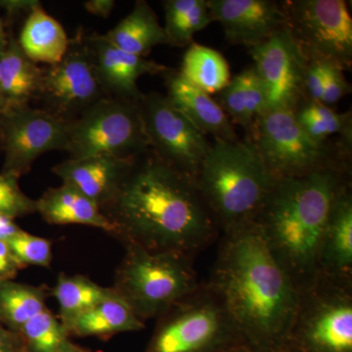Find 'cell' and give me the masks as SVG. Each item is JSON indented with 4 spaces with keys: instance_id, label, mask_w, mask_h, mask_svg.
<instances>
[{
    "instance_id": "9c48e42d",
    "label": "cell",
    "mask_w": 352,
    "mask_h": 352,
    "mask_svg": "<svg viewBox=\"0 0 352 352\" xmlns=\"http://www.w3.org/2000/svg\"><path fill=\"white\" fill-rule=\"evenodd\" d=\"M286 28L307 61L351 68L352 19L344 0L284 1Z\"/></svg>"
},
{
    "instance_id": "ac0fdd59",
    "label": "cell",
    "mask_w": 352,
    "mask_h": 352,
    "mask_svg": "<svg viewBox=\"0 0 352 352\" xmlns=\"http://www.w3.org/2000/svg\"><path fill=\"white\" fill-rule=\"evenodd\" d=\"M319 277L352 283V194L349 183L336 198L324 232Z\"/></svg>"
},
{
    "instance_id": "d590c367",
    "label": "cell",
    "mask_w": 352,
    "mask_h": 352,
    "mask_svg": "<svg viewBox=\"0 0 352 352\" xmlns=\"http://www.w3.org/2000/svg\"><path fill=\"white\" fill-rule=\"evenodd\" d=\"M25 266L14 256L7 241H0V280H14Z\"/></svg>"
},
{
    "instance_id": "5bb4252c",
    "label": "cell",
    "mask_w": 352,
    "mask_h": 352,
    "mask_svg": "<svg viewBox=\"0 0 352 352\" xmlns=\"http://www.w3.org/2000/svg\"><path fill=\"white\" fill-rule=\"evenodd\" d=\"M250 53L254 72L263 85L267 111H295L305 101L308 61L286 27L264 43L250 48Z\"/></svg>"
},
{
    "instance_id": "8d00e7d4",
    "label": "cell",
    "mask_w": 352,
    "mask_h": 352,
    "mask_svg": "<svg viewBox=\"0 0 352 352\" xmlns=\"http://www.w3.org/2000/svg\"><path fill=\"white\" fill-rule=\"evenodd\" d=\"M41 6L36 0H15V1H0V6L6 10L7 18L12 21L20 16L28 17L36 7Z\"/></svg>"
},
{
    "instance_id": "f1b7e54d",
    "label": "cell",
    "mask_w": 352,
    "mask_h": 352,
    "mask_svg": "<svg viewBox=\"0 0 352 352\" xmlns=\"http://www.w3.org/2000/svg\"><path fill=\"white\" fill-rule=\"evenodd\" d=\"M294 112L303 131L317 142L326 143L330 136L340 134L351 143V113H338L324 104L311 101H302Z\"/></svg>"
},
{
    "instance_id": "8fae6325",
    "label": "cell",
    "mask_w": 352,
    "mask_h": 352,
    "mask_svg": "<svg viewBox=\"0 0 352 352\" xmlns=\"http://www.w3.org/2000/svg\"><path fill=\"white\" fill-rule=\"evenodd\" d=\"M105 98L109 97L99 82L85 32L80 28L69 38L64 57L43 68L38 99L41 109L69 124Z\"/></svg>"
},
{
    "instance_id": "484cf974",
    "label": "cell",
    "mask_w": 352,
    "mask_h": 352,
    "mask_svg": "<svg viewBox=\"0 0 352 352\" xmlns=\"http://www.w3.org/2000/svg\"><path fill=\"white\" fill-rule=\"evenodd\" d=\"M51 289L46 285L20 283L14 280H0V323L19 333L30 319L46 307Z\"/></svg>"
},
{
    "instance_id": "bcb514c9",
    "label": "cell",
    "mask_w": 352,
    "mask_h": 352,
    "mask_svg": "<svg viewBox=\"0 0 352 352\" xmlns=\"http://www.w3.org/2000/svg\"><path fill=\"white\" fill-rule=\"evenodd\" d=\"M23 352H29V351H28L27 349H25L24 351H23Z\"/></svg>"
},
{
    "instance_id": "7c38bea8",
    "label": "cell",
    "mask_w": 352,
    "mask_h": 352,
    "mask_svg": "<svg viewBox=\"0 0 352 352\" xmlns=\"http://www.w3.org/2000/svg\"><path fill=\"white\" fill-rule=\"evenodd\" d=\"M138 106L150 149L175 170L196 179L210 147L205 134L166 95L143 94Z\"/></svg>"
},
{
    "instance_id": "4316f807",
    "label": "cell",
    "mask_w": 352,
    "mask_h": 352,
    "mask_svg": "<svg viewBox=\"0 0 352 352\" xmlns=\"http://www.w3.org/2000/svg\"><path fill=\"white\" fill-rule=\"evenodd\" d=\"M178 72L187 82L210 95L219 94L231 80L226 58L219 51L197 43L190 44Z\"/></svg>"
},
{
    "instance_id": "7bdbcfd3",
    "label": "cell",
    "mask_w": 352,
    "mask_h": 352,
    "mask_svg": "<svg viewBox=\"0 0 352 352\" xmlns=\"http://www.w3.org/2000/svg\"><path fill=\"white\" fill-rule=\"evenodd\" d=\"M231 352H283L282 351H266V349H254L249 346H241Z\"/></svg>"
},
{
    "instance_id": "b9f144b4",
    "label": "cell",
    "mask_w": 352,
    "mask_h": 352,
    "mask_svg": "<svg viewBox=\"0 0 352 352\" xmlns=\"http://www.w3.org/2000/svg\"><path fill=\"white\" fill-rule=\"evenodd\" d=\"M62 352H92L89 349H85V347L78 346V344H74L72 340H69L67 346H65L63 351Z\"/></svg>"
},
{
    "instance_id": "f6af8a7d",
    "label": "cell",
    "mask_w": 352,
    "mask_h": 352,
    "mask_svg": "<svg viewBox=\"0 0 352 352\" xmlns=\"http://www.w3.org/2000/svg\"><path fill=\"white\" fill-rule=\"evenodd\" d=\"M0 153H2V139H1V134H0Z\"/></svg>"
},
{
    "instance_id": "d6a6232c",
    "label": "cell",
    "mask_w": 352,
    "mask_h": 352,
    "mask_svg": "<svg viewBox=\"0 0 352 352\" xmlns=\"http://www.w3.org/2000/svg\"><path fill=\"white\" fill-rule=\"evenodd\" d=\"M238 76L242 87L245 112L254 124L256 120L267 111L263 85L259 82L254 67L245 69Z\"/></svg>"
},
{
    "instance_id": "e575fe53",
    "label": "cell",
    "mask_w": 352,
    "mask_h": 352,
    "mask_svg": "<svg viewBox=\"0 0 352 352\" xmlns=\"http://www.w3.org/2000/svg\"><path fill=\"white\" fill-rule=\"evenodd\" d=\"M325 85V66L323 62H308L305 76V101L321 103Z\"/></svg>"
},
{
    "instance_id": "7a4b0ae2",
    "label": "cell",
    "mask_w": 352,
    "mask_h": 352,
    "mask_svg": "<svg viewBox=\"0 0 352 352\" xmlns=\"http://www.w3.org/2000/svg\"><path fill=\"white\" fill-rule=\"evenodd\" d=\"M245 346L281 351L300 292L256 223L224 234L210 281Z\"/></svg>"
},
{
    "instance_id": "1f68e13d",
    "label": "cell",
    "mask_w": 352,
    "mask_h": 352,
    "mask_svg": "<svg viewBox=\"0 0 352 352\" xmlns=\"http://www.w3.org/2000/svg\"><path fill=\"white\" fill-rule=\"evenodd\" d=\"M36 212V200L25 195L19 179L0 173V214L15 220Z\"/></svg>"
},
{
    "instance_id": "52a82bcc",
    "label": "cell",
    "mask_w": 352,
    "mask_h": 352,
    "mask_svg": "<svg viewBox=\"0 0 352 352\" xmlns=\"http://www.w3.org/2000/svg\"><path fill=\"white\" fill-rule=\"evenodd\" d=\"M283 352H352V283L318 277L300 292Z\"/></svg>"
},
{
    "instance_id": "ee69618b",
    "label": "cell",
    "mask_w": 352,
    "mask_h": 352,
    "mask_svg": "<svg viewBox=\"0 0 352 352\" xmlns=\"http://www.w3.org/2000/svg\"><path fill=\"white\" fill-rule=\"evenodd\" d=\"M6 111V104H4L3 99H2L1 94H0V113Z\"/></svg>"
},
{
    "instance_id": "6da1fadb",
    "label": "cell",
    "mask_w": 352,
    "mask_h": 352,
    "mask_svg": "<svg viewBox=\"0 0 352 352\" xmlns=\"http://www.w3.org/2000/svg\"><path fill=\"white\" fill-rule=\"evenodd\" d=\"M102 212L122 245L195 258L212 244L219 224L196 180L148 150L134 157L119 189Z\"/></svg>"
},
{
    "instance_id": "d4e9b609",
    "label": "cell",
    "mask_w": 352,
    "mask_h": 352,
    "mask_svg": "<svg viewBox=\"0 0 352 352\" xmlns=\"http://www.w3.org/2000/svg\"><path fill=\"white\" fill-rule=\"evenodd\" d=\"M115 295L112 287L101 286L85 275L64 272L58 275L56 284L51 289V296L59 305L58 318L65 329L78 316Z\"/></svg>"
},
{
    "instance_id": "e0dca14e",
    "label": "cell",
    "mask_w": 352,
    "mask_h": 352,
    "mask_svg": "<svg viewBox=\"0 0 352 352\" xmlns=\"http://www.w3.org/2000/svg\"><path fill=\"white\" fill-rule=\"evenodd\" d=\"M133 159L108 155L67 159L53 166L52 173L64 184L74 187L99 207H105L119 189Z\"/></svg>"
},
{
    "instance_id": "ffe728a7",
    "label": "cell",
    "mask_w": 352,
    "mask_h": 352,
    "mask_svg": "<svg viewBox=\"0 0 352 352\" xmlns=\"http://www.w3.org/2000/svg\"><path fill=\"white\" fill-rule=\"evenodd\" d=\"M36 212L52 226H85L113 236V226L101 208L80 191L62 183L51 187L36 200Z\"/></svg>"
},
{
    "instance_id": "cb8c5ba5",
    "label": "cell",
    "mask_w": 352,
    "mask_h": 352,
    "mask_svg": "<svg viewBox=\"0 0 352 352\" xmlns=\"http://www.w3.org/2000/svg\"><path fill=\"white\" fill-rule=\"evenodd\" d=\"M103 36L120 50L141 57L157 45L168 44L164 27L145 0L136 1L131 12Z\"/></svg>"
},
{
    "instance_id": "4fadbf2b",
    "label": "cell",
    "mask_w": 352,
    "mask_h": 352,
    "mask_svg": "<svg viewBox=\"0 0 352 352\" xmlns=\"http://www.w3.org/2000/svg\"><path fill=\"white\" fill-rule=\"evenodd\" d=\"M4 163L2 175L20 179L31 171L41 155L67 151L68 124L41 108L30 105L0 113Z\"/></svg>"
},
{
    "instance_id": "836d02e7",
    "label": "cell",
    "mask_w": 352,
    "mask_h": 352,
    "mask_svg": "<svg viewBox=\"0 0 352 352\" xmlns=\"http://www.w3.org/2000/svg\"><path fill=\"white\" fill-rule=\"evenodd\" d=\"M323 63L325 66V85L321 103L330 107L351 92V85L344 78V69L342 67L333 63Z\"/></svg>"
},
{
    "instance_id": "44dd1931",
    "label": "cell",
    "mask_w": 352,
    "mask_h": 352,
    "mask_svg": "<svg viewBox=\"0 0 352 352\" xmlns=\"http://www.w3.org/2000/svg\"><path fill=\"white\" fill-rule=\"evenodd\" d=\"M43 82V68L25 54L18 39L9 32L7 47L0 54V94L6 110L38 100Z\"/></svg>"
},
{
    "instance_id": "7402d4cb",
    "label": "cell",
    "mask_w": 352,
    "mask_h": 352,
    "mask_svg": "<svg viewBox=\"0 0 352 352\" xmlns=\"http://www.w3.org/2000/svg\"><path fill=\"white\" fill-rule=\"evenodd\" d=\"M145 328L124 300L115 295L78 316L67 327L69 337L108 340L118 333L138 332Z\"/></svg>"
},
{
    "instance_id": "74e56055",
    "label": "cell",
    "mask_w": 352,
    "mask_h": 352,
    "mask_svg": "<svg viewBox=\"0 0 352 352\" xmlns=\"http://www.w3.org/2000/svg\"><path fill=\"white\" fill-rule=\"evenodd\" d=\"M25 349L20 333L0 323V352H23Z\"/></svg>"
},
{
    "instance_id": "277c9868",
    "label": "cell",
    "mask_w": 352,
    "mask_h": 352,
    "mask_svg": "<svg viewBox=\"0 0 352 352\" xmlns=\"http://www.w3.org/2000/svg\"><path fill=\"white\" fill-rule=\"evenodd\" d=\"M196 184L224 234L250 226L276 182L251 140L215 139Z\"/></svg>"
},
{
    "instance_id": "603a6c76",
    "label": "cell",
    "mask_w": 352,
    "mask_h": 352,
    "mask_svg": "<svg viewBox=\"0 0 352 352\" xmlns=\"http://www.w3.org/2000/svg\"><path fill=\"white\" fill-rule=\"evenodd\" d=\"M17 39L30 59L46 66L58 63L66 54L69 44L63 25L45 12L43 4L25 18Z\"/></svg>"
},
{
    "instance_id": "d6986e66",
    "label": "cell",
    "mask_w": 352,
    "mask_h": 352,
    "mask_svg": "<svg viewBox=\"0 0 352 352\" xmlns=\"http://www.w3.org/2000/svg\"><path fill=\"white\" fill-rule=\"evenodd\" d=\"M164 76L166 96L201 133L222 140H237L232 122L210 94L187 82L178 71L168 69Z\"/></svg>"
},
{
    "instance_id": "83f0119b",
    "label": "cell",
    "mask_w": 352,
    "mask_h": 352,
    "mask_svg": "<svg viewBox=\"0 0 352 352\" xmlns=\"http://www.w3.org/2000/svg\"><path fill=\"white\" fill-rule=\"evenodd\" d=\"M164 34L168 45L184 47L194 34L214 22L208 0H166Z\"/></svg>"
},
{
    "instance_id": "30bf717a",
    "label": "cell",
    "mask_w": 352,
    "mask_h": 352,
    "mask_svg": "<svg viewBox=\"0 0 352 352\" xmlns=\"http://www.w3.org/2000/svg\"><path fill=\"white\" fill-rule=\"evenodd\" d=\"M252 144L275 179L296 177L336 164L326 143L303 131L289 110L267 111L254 122Z\"/></svg>"
},
{
    "instance_id": "f35d334b",
    "label": "cell",
    "mask_w": 352,
    "mask_h": 352,
    "mask_svg": "<svg viewBox=\"0 0 352 352\" xmlns=\"http://www.w3.org/2000/svg\"><path fill=\"white\" fill-rule=\"evenodd\" d=\"M83 6L88 13L107 19L115 8L116 1L115 0H88L85 2Z\"/></svg>"
},
{
    "instance_id": "3957f363",
    "label": "cell",
    "mask_w": 352,
    "mask_h": 352,
    "mask_svg": "<svg viewBox=\"0 0 352 352\" xmlns=\"http://www.w3.org/2000/svg\"><path fill=\"white\" fill-rule=\"evenodd\" d=\"M349 183L342 164L276 179L254 220L298 292L319 277V254L336 198Z\"/></svg>"
},
{
    "instance_id": "4dcf8cb0",
    "label": "cell",
    "mask_w": 352,
    "mask_h": 352,
    "mask_svg": "<svg viewBox=\"0 0 352 352\" xmlns=\"http://www.w3.org/2000/svg\"><path fill=\"white\" fill-rule=\"evenodd\" d=\"M7 242L14 256L25 268L28 266L50 268L53 258L51 240L32 235L22 229Z\"/></svg>"
},
{
    "instance_id": "9a60e30c",
    "label": "cell",
    "mask_w": 352,
    "mask_h": 352,
    "mask_svg": "<svg viewBox=\"0 0 352 352\" xmlns=\"http://www.w3.org/2000/svg\"><path fill=\"white\" fill-rule=\"evenodd\" d=\"M212 20L231 44L254 47L286 27L283 3L272 0H208Z\"/></svg>"
},
{
    "instance_id": "8992f818",
    "label": "cell",
    "mask_w": 352,
    "mask_h": 352,
    "mask_svg": "<svg viewBox=\"0 0 352 352\" xmlns=\"http://www.w3.org/2000/svg\"><path fill=\"white\" fill-rule=\"evenodd\" d=\"M244 344L219 296L201 283L157 318L144 352H231Z\"/></svg>"
},
{
    "instance_id": "ab89813d",
    "label": "cell",
    "mask_w": 352,
    "mask_h": 352,
    "mask_svg": "<svg viewBox=\"0 0 352 352\" xmlns=\"http://www.w3.org/2000/svg\"><path fill=\"white\" fill-rule=\"evenodd\" d=\"M21 230L22 228L16 223L15 220L0 214V241L10 240Z\"/></svg>"
},
{
    "instance_id": "2e32d148",
    "label": "cell",
    "mask_w": 352,
    "mask_h": 352,
    "mask_svg": "<svg viewBox=\"0 0 352 352\" xmlns=\"http://www.w3.org/2000/svg\"><path fill=\"white\" fill-rule=\"evenodd\" d=\"M85 41L94 57L99 82L109 98L138 102L144 94L138 87L139 78L159 75L168 69L163 64L120 50L98 32L85 34Z\"/></svg>"
},
{
    "instance_id": "5b68a950",
    "label": "cell",
    "mask_w": 352,
    "mask_h": 352,
    "mask_svg": "<svg viewBox=\"0 0 352 352\" xmlns=\"http://www.w3.org/2000/svg\"><path fill=\"white\" fill-rule=\"evenodd\" d=\"M124 247L112 289L140 320L159 318L200 286L191 256L136 245Z\"/></svg>"
},
{
    "instance_id": "f546056e",
    "label": "cell",
    "mask_w": 352,
    "mask_h": 352,
    "mask_svg": "<svg viewBox=\"0 0 352 352\" xmlns=\"http://www.w3.org/2000/svg\"><path fill=\"white\" fill-rule=\"evenodd\" d=\"M19 333L29 352H62L71 340L63 324L47 307L30 319Z\"/></svg>"
},
{
    "instance_id": "60d3db41",
    "label": "cell",
    "mask_w": 352,
    "mask_h": 352,
    "mask_svg": "<svg viewBox=\"0 0 352 352\" xmlns=\"http://www.w3.org/2000/svg\"><path fill=\"white\" fill-rule=\"evenodd\" d=\"M6 23L0 18V54L6 50L9 41V32L6 31Z\"/></svg>"
},
{
    "instance_id": "ba28073f",
    "label": "cell",
    "mask_w": 352,
    "mask_h": 352,
    "mask_svg": "<svg viewBox=\"0 0 352 352\" xmlns=\"http://www.w3.org/2000/svg\"><path fill=\"white\" fill-rule=\"evenodd\" d=\"M149 149L138 102L105 98L68 124L69 159H134Z\"/></svg>"
}]
</instances>
